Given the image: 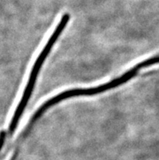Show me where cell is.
I'll return each instance as SVG.
<instances>
[{"mask_svg": "<svg viewBox=\"0 0 159 160\" xmlns=\"http://www.w3.org/2000/svg\"><path fill=\"white\" fill-rule=\"evenodd\" d=\"M69 20H70V16L68 14H64L62 16L60 21L58 22V24H57V26L54 28L52 35L49 38V40L47 41V44L43 47L42 51H41L40 55H39V56L37 57V59L35 61L33 67L32 68V71H31L30 75H29V77H28L26 87L24 89V93H23L22 96H21V98H20V101L19 102L18 106L16 107V111H15L14 114L12 116V120H11L9 127H8L7 132L9 135H12V134L14 133L15 130L17 128L19 121H20V118L22 116L23 112H24V109L26 108L27 104H28V101H29V98L31 97V94H32V91H33L37 79L38 74L41 71V68L42 67L43 63L47 59L49 53L51 52V49L54 47L55 42L58 40V38L61 35L63 29L67 27V25L68 24Z\"/></svg>", "mask_w": 159, "mask_h": 160, "instance_id": "1", "label": "cell"}, {"mask_svg": "<svg viewBox=\"0 0 159 160\" xmlns=\"http://www.w3.org/2000/svg\"><path fill=\"white\" fill-rule=\"evenodd\" d=\"M145 68H147L146 67V63L145 62H143V63H141L140 64L137 65V66H135V67L132 68V69H130V70H128V71L126 72L125 73H123V75H121L120 77H117V78H115V79L112 80L111 81H109L107 83L98 85L97 87L89 88V89H72V90H69V91H66L63 92V93H59V94H58V95L54 97L51 99L48 100L47 102H45L37 110V112L35 113V115L32 117V123H35L41 116H42L45 112H47L49 108H52L55 104L60 102L61 101L66 100L67 98H70L77 97V96H89L94 95V94H98L100 93H103V92H106L111 89L116 88L118 86H119V85L126 83L127 81L132 79L133 77L137 76L141 72V69H144Z\"/></svg>", "mask_w": 159, "mask_h": 160, "instance_id": "2", "label": "cell"}, {"mask_svg": "<svg viewBox=\"0 0 159 160\" xmlns=\"http://www.w3.org/2000/svg\"><path fill=\"white\" fill-rule=\"evenodd\" d=\"M7 132L5 131H1L0 132V152H1V150H2V146L4 145V142H5V139H6V137H7Z\"/></svg>", "mask_w": 159, "mask_h": 160, "instance_id": "3", "label": "cell"}]
</instances>
